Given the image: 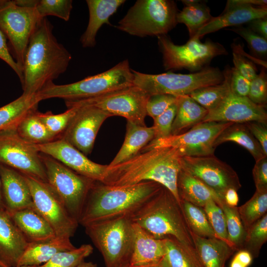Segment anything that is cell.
I'll return each instance as SVG.
<instances>
[{
    "mask_svg": "<svg viewBox=\"0 0 267 267\" xmlns=\"http://www.w3.org/2000/svg\"><path fill=\"white\" fill-rule=\"evenodd\" d=\"M53 26L44 17L38 23L27 47L21 83L24 94H35L64 73L72 56L54 36Z\"/></svg>",
    "mask_w": 267,
    "mask_h": 267,
    "instance_id": "obj_1",
    "label": "cell"
},
{
    "mask_svg": "<svg viewBox=\"0 0 267 267\" xmlns=\"http://www.w3.org/2000/svg\"><path fill=\"white\" fill-rule=\"evenodd\" d=\"M181 157L178 151L172 147L151 149L123 162L108 165L100 182L123 186L147 181L156 182L170 190L180 205L177 179Z\"/></svg>",
    "mask_w": 267,
    "mask_h": 267,
    "instance_id": "obj_2",
    "label": "cell"
},
{
    "mask_svg": "<svg viewBox=\"0 0 267 267\" xmlns=\"http://www.w3.org/2000/svg\"><path fill=\"white\" fill-rule=\"evenodd\" d=\"M163 187L152 181L123 186L95 181L86 199L79 224L85 226L117 218L131 219Z\"/></svg>",
    "mask_w": 267,
    "mask_h": 267,
    "instance_id": "obj_3",
    "label": "cell"
},
{
    "mask_svg": "<svg viewBox=\"0 0 267 267\" xmlns=\"http://www.w3.org/2000/svg\"><path fill=\"white\" fill-rule=\"evenodd\" d=\"M131 220L155 238H174L194 246L181 205L164 186Z\"/></svg>",
    "mask_w": 267,
    "mask_h": 267,
    "instance_id": "obj_4",
    "label": "cell"
},
{
    "mask_svg": "<svg viewBox=\"0 0 267 267\" xmlns=\"http://www.w3.org/2000/svg\"><path fill=\"white\" fill-rule=\"evenodd\" d=\"M134 75L128 60L119 62L106 71L65 85L51 83L38 94L42 100L59 98L65 101L98 96L133 85Z\"/></svg>",
    "mask_w": 267,
    "mask_h": 267,
    "instance_id": "obj_5",
    "label": "cell"
},
{
    "mask_svg": "<svg viewBox=\"0 0 267 267\" xmlns=\"http://www.w3.org/2000/svg\"><path fill=\"white\" fill-rule=\"evenodd\" d=\"M176 3L170 0H138L116 27L139 37L166 35L178 24Z\"/></svg>",
    "mask_w": 267,
    "mask_h": 267,
    "instance_id": "obj_6",
    "label": "cell"
},
{
    "mask_svg": "<svg viewBox=\"0 0 267 267\" xmlns=\"http://www.w3.org/2000/svg\"><path fill=\"white\" fill-rule=\"evenodd\" d=\"M84 227L102 255L106 267H119L129 264L134 238L130 219L121 218L94 222Z\"/></svg>",
    "mask_w": 267,
    "mask_h": 267,
    "instance_id": "obj_7",
    "label": "cell"
},
{
    "mask_svg": "<svg viewBox=\"0 0 267 267\" xmlns=\"http://www.w3.org/2000/svg\"><path fill=\"white\" fill-rule=\"evenodd\" d=\"M133 85L148 95L168 94L176 96L188 95L198 89L219 84L224 80L223 71L219 68L207 67L187 74L172 72L159 74L141 73L132 69Z\"/></svg>",
    "mask_w": 267,
    "mask_h": 267,
    "instance_id": "obj_8",
    "label": "cell"
},
{
    "mask_svg": "<svg viewBox=\"0 0 267 267\" xmlns=\"http://www.w3.org/2000/svg\"><path fill=\"white\" fill-rule=\"evenodd\" d=\"M157 38L166 70L185 69L196 72L207 67L214 57L228 53L222 44L211 40L203 43L200 39L192 38L184 44L178 45L166 35Z\"/></svg>",
    "mask_w": 267,
    "mask_h": 267,
    "instance_id": "obj_9",
    "label": "cell"
},
{
    "mask_svg": "<svg viewBox=\"0 0 267 267\" xmlns=\"http://www.w3.org/2000/svg\"><path fill=\"white\" fill-rule=\"evenodd\" d=\"M46 182L58 195L70 216L79 223L89 191L95 181L75 172L55 159L41 154Z\"/></svg>",
    "mask_w": 267,
    "mask_h": 267,
    "instance_id": "obj_10",
    "label": "cell"
},
{
    "mask_svg": "<svg viewBox=\"0 0 267 267\" xmlns=\"http://www.w3.org/2000/svg\"><path fill=\"white\" fill-rule=\"evenodd\" d=\"M42 19L33 6L0 0V30L8 40L11 54L22 72L30 39Z\"/></svg>",
    "mask_w": 267,
    "mask_h": 267,
    "instance_id": "obj_11",
    "label": "cell"
},
{
    "mask_svg": "<svg viewBox=\"0 0 267 267\" xmlns=\"http://www.w3.org/2000/svg\"><path fill=\"white\" fill-rule=\"evenodd\" d=\"M145 91L133 85L95 97L77 100L65 101L67 108L92 106L113 116H120L127 122L146 126V103L149 97Z\"/></svg>",
    "mask_w": 267,
    "mask_h": 267,
    "instance_id": "obj_12",
    "label": "cell"
},
{
    "mask_svg": "<svg viewBox=\"0 0 267 267\" xmlns=\"http://www.w3.org/2000/svg\"><path fill=\"white\" fill-rule=\"evenodd\" d=\"M232 124L230 122H201L184 133L153 139L140 152L155 148L168 147L178 150L182 157L213 155L216 148L214 143L217 138Z\"/></svg>",
    "mask_w": 267,
    "mask_h": 267,
    "instance_id": "obj_13",
    "label": "cell"
},
{
    "mask_svg": "<svg viewBox=\"0 0 267 267\" xmlns=\"http://www.w3.org/2000/svg\"><path fill=\"white\" fill-rule=\"evenodd\" d=\"M23 175L31 191L35 210L49 224L56 236L72 237L79 223L69 214L55 191L47 182Z\"/></svg>",
    "mask_w": 267,
    "mask_h": 267,
    "instance_id": "obj_14",
    "label": "cell"
},
{
    "mask_svg": "<svg viewBox=\"0 0 267 267\" xmlns=\"http://www.w3.org/2000/svg\"><path fill=\"white\" fill-rule=\"evenodd\" d=\"M0 164L46 182L41 153L13 128L0 132Z\"/></svg>",
    "mask_w": 267,
    "mask_h": 267,
    "instance_id": "obj_15",
    "label": "cell"
},
{
    "mask_svg": "<svg viewBox=\"0 0 267 267\" xmlns=\"http://www.w3.org/2000/svg\"><path fill=\"white\" fill-rule=\"evenodd\" d=\"M180 164L182 170L203 182L222 201L228 189L232 188L238 191L241 187L236 172L214 155L182 157Z\"/></svg>",
    "mask_w": 267,
    "mask_h": 267,
    "instance_id": "obj_16",
    "label": "cell"
},
{
    "mask_svg": "<svg viewBox=\"0 0 267 267\" xmlns=\"http://www.w3.org/2000/svg\"><path fill=\"white\" fill-rule=\"evenodd\" d=\"M76 107L77 111L61 138L87 155L93 149L96 136L102 124L111 116L94 106Z\"/></svg>",
    "mask_w": 267,
    "mask_h": 267,
    "instance_id": "obj_17",
    "label": "cell"
},
{
    "mask_svg": "<svg viewBox=\"0 0 267 267\" xmlns=\"http://www.w3.org/2000/svg\"><path fill=\"white\" fill-rule=\"evenodd\" d=\"M38 151L57 160L75 172L96 181H101L108 165L89 160L86 155L62 138L36 145Z\"/></svg>",
    "mask_w": 267,
    "mask_h": 267,
    "instance_id": "obj_18",
    "label": "cell"
},
{
    "mask_svg": "<svg viewBox=\"0 0 267 267\" xmlns=\"http://www.w3.org/2000/svg\"><path fill=\"white\" fill-rule=\"evenodd\" d=\"M206 122L267 123L266 107L257 105L248 97L237 95L230 90L218 106L208 111L202 121Z\"/></svg>",
    "mask_w": 267,
    "mask_h": 267,
    "instance_id": "obj_19",
    "label": "cell"
},
{
    "mask_svg": "<svg viewBox=\"0 0 267 267\" xmlns=\"http://www.w3.org/2000/svg\"><path fill=\"white\" fill-rule=\"evenodd\" d=\"M267 16V7L248 3L244 0H227L222 13L200 28L192 38L200 39L205 35L230 26L237 27ZM192 39V38H191Z\"/></svg>",
    "mask_w": 267,
    "mask_h": 267,
    "instance_id": "obj_20",
    "label": "cell"
},
{
    "mask_svg": "<svg viewBox=\"0 0 267 267\" xmlns=\"http://www.w3.org/2000/svg\"><path fill=\"white\" fill-rule=\"evenodd\" d=\"M0 178L3 201L7 212L33 208L31 191L22 174L0 164Z\"/></svg>",
    "mask_w": 267,
    "mask_h": 267,
    "instance_id": "obj_21",
    "label": "cell"
},
{
    "mask_svg": "<svg viewBox=\"0 0 267 267\" xmlns=\"http://www.w3.org/2000/svg\"><path fill=\"white\" fill-rule=\"evenodd\" d=\"M29 243L7 211L0 209V260L16 267Z\"/></svg>",
    "mask_w": 267,
    "mask_h": 267,
    "instance_id": "obj_22",
    "label": "cell"
},
{
    "mask_svg": "<svg viewBox=\"0 0 267 267\" xmlns=\"http://www.w3.org/2000/svg\"><path fill=\"white\" fill-rule=\"evenodd\" d=\"M134 238L131 266H141L159 262L166 256L164 239L152 237L138 225L133 222Z\"/></svg>",
    "mask_w": 267,
    "mask_h": 267,
    "instance_id": "obj_23",
    "label": "cell"
},
{
    "mask_svg": "<svg viewBox=\"0 0 267 267\" xmlns=\"http://www.w3.org/2000/svg\"><path fill=\"white\" fill-rule=\"evenodd\" d=\"M126 1L125 0H87L89 11V20L85 32L80 38L84 47L95 45V38L100 28L104 24L112 25L110 17Z\"/></svg>",
    "mask_w": 267,
    "mask_h": 267,
    "instance_id": "obj_24",
    "label": "cell"
},
{
    "mask_svg": "<svg viewBox=\"0 0 267 267\" xmlns=\"http://www.w3.org/2000/svg\"><path fill=\"white\" fill-rule=\"evenodd\" d=\"M8 213L29 243L43 242L56 236L51 226L34 207Z\"/></svg>",
    "mask_w": 267,
    "mask_h": 267,
    "instance_id": "obj_25",
    "label": "cell"
},
{
    "mask_svg": "<svg viewBox=\"0 0 267 267\" xmlns=\"http://www.w3.org/2000/svg\"><path fill=\"white\" fill-rule=\"evenodd\" d=\"M76 247L70 238L56 236L43 242L29 243L17 267L39 266L48 261L56 254Z\"/></svg>",
    "mask_w": 267,
    "mask_h": 267,
    "instance_id": "obj_26",
    "label": "cell"
},
{
    "mask_svg": "<svg viewBox=\"0 0 267 267\" xmlns=\"http://www.w3.org/2000/svg\"><path fill=\"white\" fill-rule=\"evenodd\" d=\"M194 248L203 267H224L235 251L217 238H204L191 232Z\"/></svg>",
    "mask_w": 267,
    "mask_h": 267,
    "instance_id": "obj_27",
    "label": "cell"
},
{
    "mask_svg": "<svg viewBox=\"0 0 267 267\" xmlns=\"http://www.w3.org/2000/svg\"><path fill=\"white\" fill-rule=\"evenodd\" d=\"M153 126L147 127L127 122L124 142L120 149L108 166L126 161L138 154L154 138Z\"/></svg>",
    "mask_w": 267,
    "mask_h": 267,
    "instance_id": "obj_28",
    "label": "cell"
},
{
    "mask_svg": "<svg viewBox=\"0 0 267 267\" xmlns=\"http://www.w3.org/2000/svg\"><path fill=\"white\" fill-rule=\"evenodd\" d=\"M177 189L180 201L184 200L201 208L211 200H214L219 206L223 202L208 186L181 169L178 177Z\"/></svg>",
    "mask_w": 267,
    "mask_h": 267,
    "instance_id": "obj_29",
    "label": "cell"
},
{
    "mask_svg": "<svg viewBox=\"0 0 267 267\" xmlns=\"http://www.w3.org/2000/svg\"><path fill=\"white\" fill-rule=\"evenodd\" d=\"M177 112L171 130V135L184 133L202 122L208 110L189 95L177 96Z\"/></svg>",
    "mask_w": 267,
    "mask_h": 267,
    "instance_id": "obj_30",
    "label": "cell"
},
{
    "mask_svg": "<svg viewBox=\"0 0 267 267\" xmlns=\"http://www.w3.org/2000/svg\"><path fill=\"white\" fill-rule=\"evenodd\" d=\"M42 100L38 93H22L15 100L0 107V132L16 128L27 114L37 109Z\"/></svg>",
    "mask_w": 267,
    "mask_h": 267,
    "instance_id": "obj_31",
    "label": "cell"
},
{
    "mask_svg": "<svg viewBox=\"0 0 267 267\" xmlns=\"http://www.w3.org/2000/svg\"><path fill=\"white\" fill-rule=\"evenodd\" d=\"M226 142H234L247 150L257 161L265 156L260 144L250 132L245 124L233 123L217 138L215 147Z\"/></svg>",
    "mask_w": 267,
    "mask_h": 267,
    "instance_id": "obj_32",
    "label": "cell"
},
{
    "mask_svg": "<svg viewBox=\"0 0 267 267\" xmlns=\"http://www.w3.org/2000/svg\"><path fill=\"white\" fill-rule=\"evenodd\" d=\"M185 6L176 16L178 23H183L187 28L189 39L192 38L199 30L213 18L210 8L200 0H181Z\"/></svg>",
    "mask_w": 267,
    "mask_h": 267,
    "instance_id": "obj_33",
    "label": "cell"
},
{
    "mask_svg": "<svg viewBox=\"0 0 267 267\" xmlns=\"http://www.w3.org/2000/svg\"><path fill=\"white\" fill-rule=\"evenodd\" d=\"M224 80L222 83L201 88L188 95L208 111L218 106L230 90L231 67L227 66L223 71Z\"/></svg>",
    "mask_w": 267,
    "mask_h": 267,
    "instance_id": "obj_34",
    "label": "cell"
},
{
    "mask_svg": "<svg viewBox=\"0 0 267 267\" xmlns=\"http://www.w3.org/2000/svg\"><path fill=\"white\" fill-rule=\"evenodd\" d=\"M38 113L37 109L29 112L15 128L22 138L35 145L46 143L55 139L41 120Z\"/></svg>",
    "mask_w": 267,
    "mask_h": 267,
    "instance_id": "obj_35",
    "label": "cell"
},
{
    "mask_svg": "<svg viewBox=\"0 0 267 267\" xmlns=\"http://www.w3.org/2000/svg\"><path fill=\"white\" fill-rule=\"evenodd\" d=\"M166 259L170 267H203L194 246L174 238L164 239Z\"/></svg>",
    "mask_w": 267,
    "mask_h": 267,
    "instance_id": "obj_36",
    "label": "cell"
},
{
    "mask_svg": "<svg viewBox=\"0 0 267 267\" xmlns=\"http://www.w3.org/2000/svg\"><path fill=\"white\" fill-rule=\"evenodd\" d=\"M180 205L191 232L204 238H216L202 208L184 200H181Z\"/></svg>",
    "mask_w": 267,
    "mask_h": 267,
    "instance_id": "obj_37",
    "label": "cell"
},
{
    "mask_svg": "<svg viewBox=\"0 0 267 267\" xmlns=\"http://www.w3.org/2000/svg\"><path fill=\"white\" fill-rule=\"evenodd\" d=\"M19 4L33 6L42 18L54 16L67 21L72 9L71 0H15Z\"/></svg>",
    "mask_w": 267,
    "mask_h": 267,
    "instance_id": "obj_38",
    "label": "cell"
},
{
    "mask_svg": "<svg viewBox=\"0 0 267 267\" xmlns=\"http://www.w3.org/2000/svg\"><path fill=\"white\" fill-rule=\"evenodd\" d=\"M237 210L247 231L253 224L267 214V190H256L253 196L237 207Z\"/></svg>",
    "mask_w": 267,
    "mask_h": 267,
    "instance_id": "obj_39",
    "label": "cell"
},
{
    "mask_svg": "<svg viewBox=\"0 0 267 267\" xmlns=\"http://www.w3.org/2000/svg\"><path fill=\"white\" fill-rule=\"evenodd\" d=\"M220 206L225 217L228 240L230 247L235 251L243 249L246 231L240 218L237 207H230L223 202Z\"/></svg>",
    "mask_w": 267,
    "mask_h": 267,
    "instance_id": "obj_40",
    "label": "cell"
},
{
    "mask_svg": "<svg viewBox=\"0 0 267 267\" xmlns=\"http://www.w3.org/2000/svg\"><path fill=\"white\" fill-rule=\"evenodd\" d=\"M93 251L90 244H83L78 248L59 252L48 261L37 267H77Z\"/></svg>",
    "mask_w": 267,
    "mask_h": 267,
    "instance_id": "obj_41",
    "label": "cell"
},
{
    "mask_svg": "<svg viewBox=\"0 0 267 267\" xmlns=\"http://www.w3.org/2000/svg\"><path fill=\"white\" fill-rule=\"evenodd\" d=\"M267 241V214L253 224L246 231L243 249L253 258H257L263 245Z\"/></svg>",
    "mask_w": 267,
    "mask_h": 267,
    "instance_id": "obj_42",
    "label": "cell"
},
{
    "mask_svg": "<svg viewBox=\"0 0 267 267\" xmlns=\"http://www.w3.org/2000/svg\"><path fill=\"white\" fill-rule=\"evenodd\" d=\"M77 110V107H73L59 114H54L50 111L45 113L39 112L38 114L49 133L56 139L65 131Z\"/></svg>",
    "mask_w": 267,
    "mask_h": 267,
    "instance_id": "obj_43",
    "label": "cell"
},
{
    "mask_svg": "<svg viewBox=\"0 0 267 267\" xmlns=\"http://www.w3.org/2000/svg\"><path fill=\"white\" fill-rule=\"evenodd\" d=\"M205 211L216 237L229 246L224 213L221 207L213 200L208 201L202 208Z\"/></svg>",
    "mask_w": 267,
    "mask_h": 267,
    "instance_id": "obj_44",
    "label": "cell"
},
{
    "mask_svg": "<svg viewBox=\"0 0 267 267\" xmlns=\"http://www.w3.org/2000/svg\"><path fill=\"white\" fill-rule=\"evenodd\" d=\"M243 38L247 43L250 49L259 57H266L267 54V40L252 31L248 27L242 26L229 29Z\"/></svg>",
    "mask_w": 267,
    "mask_h": 267,
    "instance_id": "obj_45",
    "label": "cell"
},
{
    "mask_svg": "<svg viewBox=\"0 0 267 267\" xmlns=\"http://www.w3.org/2000/svg\"><path fill=\"white\" fill-rule=\"evenodd\" d=\"M254 103L266 107L267 103V76L265 68L250 81L247 96Z\"/></svg>",
    "mask_w": 267,
    "mask_h": 267,
    "instance_id": "obj_46",
    "label": "cell"
},
{
    "mask_svg": "<svg viewBox=\"0 0 267 267\" xmlns=\"http://www.w3.org/2000/svg\"><path fill=\"white\" fill-rule=\"evenodd\" d=\"M177 101L165 111L153 119L154 138L167 137L171 135L172 125L177 112Z\"/></svg>",
    "mask_w": 267,
    "mask_h": 267,
    "instance_id": "obj_47",
    "label": "cell"
},
{
    "mask_svg": "<svg viewBox=\"0 0 267 267\" xmlns=\"http://www.w3.org/2000/svg\"><path fill=\"white\" fill-rule=\"evenodd\" d=\"M177 99V96L168 94L150 96L146 106L147 115L155 119L175 103Z\"/></svg>",
    "mask_w": 267,
    "mask_h": 267,
    "instance_id": "obj_48",
    "label": "cell"
},
{
    "mask_svg": "<svg viewBox=\"0 0 267 267\" xmlns=\"http://www.w3.org/2000/svg\"><path fill=\"white\" fill-rule=\"evenodd\" d=\"M231 47L234 67L242 76L251 81L258 74L256 65L235 48Z\"/></svg>",
    "mask_w": 267,
    "mask_h": 267,
    "instance_id": "obj_49",
    "label": "cell"
},
{
    "mask_svg": "<svg viewBox=\"0 0 267 267\" xmlns=\"http://www.w3.org/2000/svg\"><path fill=\"white\" fill-rule=\"evenodd\" d=\"M250 81L242 76L234 67L231 68L230 90L240 96H248Z\"/></svg>",
    "mask_w": 267,
    "mask_h": 267,
    "instance_id": "obj_50",
    "label": "cell"
},
{
    "mask_svg": "<svg viewBox=\"0 0 267 267\" xmlns=\"http://www.w3.org/2000/svg\"><path fill=\"white\" fill-rule=\"evenodd\" d=\"M267 156L256 161L252 174L256 190H267Z\"/></svg>",
    "mask_w": 267,
    "mask_h": 267,
    "instance_id": "obj_51",
    "label": "cell"
},
{
    "mask_svg": "<svg viewBox=\"0 0 267 267\" xmlns=\"http://www.w3.org/2000/svg\"><path fill=\"white\" fill-rule=\"evenodd\" d=\"M6 40L5 35L0 30V59L11 68L18 76L21 83L23 80V72L11 54Z\"/></svg>",
    "mask_w": 267,
    "mask_h": 267,
    "instance_id": "obj_52",
    "label": "cell"
},
{
    "mask_svg": "<svg viewBox=\"0 0 267 267\" xmlns=\"http://www.w3.org/2000/svg\"><path fill=\"white\" fill-rule=\"evenodd\" d=\"M245 124L260 144L265 155L267 156V123L260 122H250Z\"/></svg>",
    "mask_w": 267,
    "mask_h": 267,
    "instance_id": "obj_53",
    "label": "cell"
},
{
    "mask_svg": "<svg viewBox=\"0 0 267 267\" xmlns=\"http://www.w3.org/2000/svg\"><path fill=\"white\" fill-rule=\"evenodd\" d=\"M253 258L247 250L237 251L230 264L229 267H248L252 263Z\"/></svg>",
    "mask_w": 267,
    "mask_h": 267,
    "instance_id": "obj_54",
    "label": "cell"
},
{
    "mask_svg": "<svg viewBox=\"0 0 267 267\" xmlns=\"http://www.w3.org/2000/svg\"><path fill=\"white\" fill-rule=\"evenodd\" d=\"M249 29L267 40V17L254 19L248 23Z\"/></svg>",
    "mask_w": 267,
    "mask_h": 267,
    "instance_id": "obj_55",
    "label": "cell"
},
{
    "mask_svg": "<svg viewBox=\"0 0 267 267\" xmlns=\"http://www.w3.org/2000/svg\"><path fill=\"white\" fill-rule=\"evenodd\" d=\"M223 201L229 207H237L239 201L237 190L232 188L228 189L224 194Z\"/></svg>",
    "mask_w": 267,
    "mask_h": 267,
    "instance_id": "obj_56",
    "label": "cell"
},
{
    "mask_svg": "<svg viewBox=\"0 0 267 267\" xmlns=\"http://www.w3.org/2000/svg\"><path fill=\"white\" fill-rule=\"evenodd\" d=\"M244 44L241 43H238L237 41H234L231 44V47H233L239 51L243 55H244L247 58L249 59L251 61L255 63L256 64L261 65L264 67L265 69L267 68V61L262 60L259 58L253 57L247 54L245 51L243 50Z\"/></svg>",
    "mask_w": 267,
    "mask_h": 267,
    "instance_id": "obj_57",
    "label": "cell"
},
{
    "mask_svg": "<svg viewBox=\"0 0 267 267\" xmlns=\"http://www.w3.org/2000/svg\"><path fill=\"white\" fill-rule=\"evenodd\" d=\"M129 267H170V266L166 257H165L161 261L157 263L136 266H129Z\"/></svg>",
    "mask_w": 267,
    "mask_h": 267,
    "instance_id": "obj_58",
    "label": "cell"
},
{
    "mask_svg": "<svg viewBox=\"0 0 267 267\" xmlns=\"http://www.w3.org/2000/svg\"><path fill=\"white\" fill-rule=\"evenodd\" d=\"M77 267H97V266L96 264L92 262H85L84 261L80 264Z\"/></svg>",
    "mask_w": 267,
    "mask_h": 267,
    "instance_id": "obj_59",
    "label": "cell"
},
{
    "mask_svg": "<svg viewBox=\"0 0 267 267\" xmlns=\"http://www.w3.org/2000/svg\"><path fill=\"white\" fill-rule=\"evenodd\" d=\"M0 209L6 210V209H5V206L4 205V203L3 201L2 196L0 178Z\"/></svg>",
    "mask_w": 267,
    "mask_h": 267,
    "instance_id": "obj_60",
    "label": "cell"
},
{
    "mask_svg": "<svg viewBox=\"0 0 267 267\" xmlns=\"http://www.w3.org/2000/svg\"><path fill=\"white\" fill-rule=\"evenodd\" d=\"M0 267H7L0 260Z\"/></svg>",
    "mask_w": 267,
    "mask_h": 267,
    "instance_id": "obj_61",
    "label": "cell"
},
{
    "mask_svg": "<svg viewBox=\"0 0 267 267\" xmlns=\"http://www.w3.org/2000/svg\"><path fill=\"white\" fill-rule=\"evenodd\" d=\"M129 266H130L129 264L128 263V264H126L123 265H122L119 267H129Z\"/></svg>",
    "mask_w": 267,
    "mask_h": 267,
    "instance_id": "obj_62",
    "label": "cell"
},
{
    "mask_svg": "<svg viewBox=\"0 0 267 267\" xmlns=\"http://www.w3.org/2000/svg\"><path fill=\"white\" fill-rule=\"evenodd\" d=\"M38 266H20V267H37Z\"/></svg>",
    "mask_w": 267,
    "mask_h": 267,
    "instance_id": "obj_63",
    "label": "cell"
}]
</instances>
